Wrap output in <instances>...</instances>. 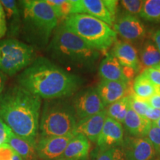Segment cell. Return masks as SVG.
I'll return each mask as SVG.
<instances>
[{
	"mask_svg": "<svg viewBox=\"0 0 160 160\" xmlns=\"http://www.w3.org/2000/svg\"><path fill=\"white\" fill-rule=\"evenodd\" d=\"M19 85L40 99H63L76 93L82 84L79 77L45 57L34 59L17 78Z\"/></svg>",
	"mask_w": 160,
	"mask_h": 160,
	"instance_id": "1",
	"label": "cell"
},
{
	"mask_svg": "<svg viewBox=\"0 0 160 160\" xmlns=\"http://www.w3.org/2000/svg\"><path fill=\"white\" fill-rule=\"evenodd\" d=\"M41 105L37 96L20 85L13 86L0 96V119L14 134L37 142Z\"/></svg>",
	"mask_w": 160,
	"mask_h": 160,
	"instance_id": "2",
	"label": "cell"
},
{
	"mask_svg": "<svg viewBox=\"0 0 160 160\" xmlns=\"http://www.w3.org/2000/svg\"><path fill=\"white\" fill-rule=\"evenodd\" d=\"M48 50L54 61L82 71L93 70L99 57V51L63 24L57 27Z\"/></svg>",
	"mask_w": 160,
	"mask_h": 160,
	"instance_id": "3",
	"label": "cell"
},
{
	"mask_svg": "<svg viewBox=\"0 0 160 160\" xmlns=\"http://www.w3.org/2000/svg\"><path fill=\"white\" fill-rule=\"evenodd\" d=\"M22 27L25 39L36 47L42 48L59 22L54 9L46 0H26L19 2Z\"/></svg>",
	"mask_w": 160,
	"mask_h": 160,
	"instance_id": "4",
	"label": "cell"
},
{
	"mask_svg": "<svg viewBox=\"0 0 160 160\" xmlns=\"http://www.w3.org/2000/svg\"><path fill=\"white\" fill-rule=\"evenodd\" d=\"M63 25L98 51H106L117 41V33L111 26L90 15L72 14Z\"/></svg>",
	"mask_w": 160,
	"mask_h": 160,
	"instance_id": "5",
	"label": "cell"
},
{
	"mask_svg": "<svg viewBox=\"0 0 160 160\" xmlns=\"http://www.w3.org/2000/svg\"><path fill=\"white\" fill-rule=\"evenodd\" d=\"M77 120L72 104L63 99L47 100L39 119L42 137L73 134Z\"/></svg>",
	"mask_w": 160,
	"mask_h": 160,
	"instance_id": "6",
	"label": "cell"
},
{
	"mask_svg": "<svg viewBox=\"0 0 160 160\" xmlns=\"http://www.w3.org/2000/svg\"><path fill=\"white\" fill-rule=\"evenodd\" d=\"M34 48L14 39L0 40V72L13 76L33 62Z\"/></svg>",
	"mask_w": 160,
	"mask_h": 160,
	"instance_id": "7",
	"label": "cell"
},
{
	"mask_svg": "<svg viewBox=\"0 0 160 160\" xmlns=\"http://www.w3.org/2000/svg\"><path fill=\"white\" fill-rule=\"evenodd\" d=\"M72 105L78 120L97 114L105 108L97 88H88L78 92Z\"/></svg>",
	"mask_w": 160,
	"mask_h": 160,
	"instance_id": "8",
	"label": "cell"
},
{
	"mask_svg": "<svg viewBox=\"0 0 160 160\" xmlns=\"http://www.w3.org/2000/svg\"><path fill=\"white\" fill-rule=\"evenodd\" d=\"M113 27L117 34L130 43L142 41L146 35L145 26L141 20L128 13L115 21Z\"/></svg>",
	"mask_w": 160,
	"mask_h": 160,
	"instance_id": "9",
	"label": "cell"
},
{
	"mask_svg": "<svg viewBox=\"0 0 160 160\" xmlns=\"http://www.w3.org/2000/svg\"><path fill=\"white\" fill-rule=\"evenodd\" d=\"M73 137V134H70L64 137H41L37 142L38 158L41 160H56L61 158Z\"/></svg>",
	"mask_w": 160,
	"mask_h": 160,
	"instance_id": "10",
	"label": "cell"
},
{
	"mask_svg": "<svg viewBox=\"0 0 160 160\" xmlns=\"http://www.w3.org/2000/svg\"><path fill=\"white\" fill-rule=\"evenodd\" d=\"M121 148L127 160H155L157 155L147 137H127L124 139Z\"/></svg>",
	"mask_w": 160,
	"mask_h": 160,
	"instance_id": "11",
	"label": "cell"
},
{
	"mask_svg": "<svg viewBox=\"0 0 160 160\" xmlns=\"http://www.w3.org/2000/svg\"><path fill=\"white\" fill-rule=\"evenodd\" d=\"M73 14L84 13L99 19L113 27L116 19L111 14L103 0H72Z\"/></svg>",
	"mask_w": 160,
	"mask_h": 160,
	"instance_id": "12",
	"label": "cell"
},
{
	"mask_svg": "<svg viewBox=\"0 0 160 160\" xmlns=\"http://www.w3.org/2000/svg\"><path fill=\"white\" fill-rule=\"evenodd\" d=\"M123 142L124 129L122 124L107 117L97 139V147L101 149L119 148L122 147Z\"/></svg>",
	"mask_w": 160,
	"mask_h": 160,
	"instance_id": "13",
	"label": "cell"
},
{
	"mask_svg": "<svg viewBox=\"0 0 160 160\" xmlns=\"http://www.w3.org/2000/svg\"><path fill=\"white\" fill-rule=\"evenodd\" d=\"M107 117L106 111L104 110L97 114L78 120L73 134L82 135L89 141L97 142Z\"/></svg>",
	"mask_w": 160,
	"mask_h": 160,
	"instance_id": "14",
	"label": "cell"
},
{
	"mask_svg": "<svg viewBox=\"0 0 160 160\" xmlns=\"http://www.w3.org/2000/svg\"><path fill=\"white\" fill-rule=\"evenodd\" d=\"M112 54L117 58L122 67L133 70L136 73L141 68L140 59L137 49L131 43L125 41H117L113 45Z\"/></svg>",
	"mask_w": 160,
	"mask_h": 160,
	"instance_id": "15",
	"label": "cell"
},
{
	"mask_svg": "<svg viewBox=\"0 0 160 160\" xmlns=\"http://www.w3.org/2000/svg\"><path fill=\"white\" fill-rule=\"evenodd\" d=\"M97 90L104 105L106 107L129 95L128 94L129 84L122 82L102 80L98 84Z\"/></svg>",
	"mask_w": 160,
	"mask_h": 160,
	"instance_id": "16",
	"label": "cell"
},
{
	"mask_svg": "<svg viewBox=\"0 0 160 160\" xmlns=\"http://www.w3.org/2000/svg\"><path fill=\"white\" fill-rule=\"evenodd\" d=\"M99 74L105 81L122 82L129 84L130 79L126 77L124 68L112 53H108L101 61Z\"/></svg>",
	"mask_w": 160,
	"mask_h": 160,
	"instance_id": "17",
	"label": "cell"
},
{
	"mask_svg": "<svg viewBox=\"0 0 160 160\" xmlns=\"http://www.w3.org/2000/svg\"><path fill=\"white\" fill-rule=\"evenodd\" d=\"M123 124L131 137L137 138L147 137L152 126V123L149 120L137 114L131 107L128 111Z\"/></svg>",
	"mask_w": 160,
	"mask_h": 160,
	"instance_id": "18",
	"label": "cell"
},
{
	"mask_svg": "<svg viewBox=\"0 0 160 160\" xmlns=\"http://www.w3.org/2000/svg\"><path fill=\"white\" fill-rule=\"evenodd\" d=\"M90 149L89 140L82 135H76L69 142L62 158L69 160H87Z\"/></svg>",
	"mask_w": 160,
	"mask_h": 160,
	"instance_id": "19",
	"label": "cell"
},
{
	"mask_svg": "<svg viewBox=\"0 0 160 160\" xmlns=\"http://www.w3.org/2000/svg\"><path fill=\"white\" fill-rule=\"evenodd\" d=\"M2 5L5 9L7 28L10 37H15L22 27L21 9L18 7V3L14 0H2Z\"/></svg>",
	"mask_w": 160,
	"mask_h": 160,
	"instance_id": "20",
	"label": "cell"
},
{
	"mask_svg": "<svg viewBox=\"0 0 160 160\" xmlns=\"http://www.w3.org/2000/svg\"><path fill=\"white\" fill-rule=\"evenodd\" d=\"M8 144L13 148L16 153L22 157V160L38 159L37 142L29 141L13 133Z\"/></svg>",
	"mask_w": 160,
	"mask_h": 160,
	"instance_id": "21",
	"label": "cell"
},
{
	"mask_svg": "<svg viewBox=\"0 0 160 160\" xmlns=\"http://www.w3.org/2000/svg\"><path fill=\"white\" fill-rule=\"evenodd\" d=\"M140 63L145 69L153 68L160 63V53L151 40L145 42L140 51Z\"/></svg>",
	"mask_w": 160,
	"mask_h": 160,
	"instance_id": "22",
	"label": "cell"
},
{
	"mask_svg": "<svg viewBox=\"0 0 160 160\" xmlns=\"http://www.w3.org/2000/svg\"><path fill=\"white\" fill-rule=\"evenodd\" d=\"M133 94L137 97L148 100L157 93V86L141 73L135 78L133 84Z\"/></svg>",
	"mask_w": 160,
	"mask_h": 160,
	"instance_id": "23",
	"label": "cell"
},
{
	"mask_svg": "<svg viewBox=\"0 0 160 160\" xmlns=\"http://www.w3.org/2000/svg\"><path fill=\"white\" fill-rule=\"evenodd\" d=\"M130 99L131 94L108 106L107 110H105L108 117L119 122V123H123L130 108Z\"/></svg>",
	"mask_w": 160,
	"mask_h": 160,
	"instance_id": "24",
	"label": "cell"
},
{
	"mask_svg": "<svg viewBox=\"0 0 160 160\" xmlns=\"http://www.w3.org/2000/svg\"><path fill=\"white\" fill-rule=\"evenodd\" d=\"M92 160H127L121 147L101 149L97 148L91 153Z\"/></svg>",
	"mask_w": 160,
	"mask_h": 160,
	"instance_id": "25",
	"label": "cell"
},
{
	"mask_svg": "<svg viewBox=\"0 0 160 160\" xmlns=\"http://www.w3.org/2000/svg\"><path fill=\"white\" fill-rule=\"evenodd\" d=\"M140 17L150 22H160V0H146Z\"/></svg>",
	"mask_w": 160,
	"mask_h": 160,
	"instance_id": "26",
	"label": "cell"
},
{
	"mask_svg": "<svg viewBox=\"0 0 160 160\" xmlns=\"http://www.w3.org/2000/svg\"><path fill=\"white\" fill-rule=\"evenodd\" d=\"M50 5L52 6L59 19H66L73 14V2L66 0H46Z\"/></svg>",
	"mask_w": 160,
	"mask_h": 160,
	"instance_id": "27",
	"label": "cell"
},
{
	"mask_svg": "<svg viewBox=\"0 0 160 160\" xmlns=\"http://www.w3.org/2000/svg\"><path fill=\"white\" fill-rule=\"evenodd\" d=\"M130 107L137 114L145 118L147 113L151 108L148 100L140 99L134 94H131Z\"/></svg>",
	"mask_w": 160,
	"mask_h": 160,
	"instance_id": "28",
	"label": "cell"
},
{
	"mask_svg": "<svg viewBox=\"0 0 160 160\" xmlns=\"http://www.w3.org/2000/svg\"><path fill=\"white\" fill-rule=\"evenodd\" d=\"M122 8L128 12V14L135 16L140 15L144 1L142 0H122L120 2Z\"/></svg>",
	"mask_w": 160,
	"mask_h": 160,
	"instance_id": "29",
	"label": "cell"
},
{
	"mask_svg": "<svg viewBox=\"0 0 160 160\" xmlns=\"http://www.w3.org/2000/svg\"><path fill=\"white\" fill-rule=\"evenodd\" d=\"M147 138L153 145L157 154L160 156V128L152 124Z\"/></svg>",
	"mask_w": 160,
	"mask_h": 160,
	"instance_id": "30",
	"label": "cell"
},
{
	"mask_svg": "<svg viewBox=\"0 0 160 160\" xmlns=\"http://www.w3.org/2000/svg\"><path fill=\"white\" fill-rule=\"evenodd\" d=\"M13 131L2 119H0V145L8 144Z\"/></svg>",
	"mask_w": 160,
	"mask_h": 160,
	"instance_id": "31",
	"label": "cell"
},
{
	"mask_svg": "<svg viewBox=\"0 0 160 160\" xmlns=\"http://www.w3.org/2000/svg\"><path fill=\"white\" fill-rule=\"evenodd\" d=\"M142 74L151 82L156 86H160V71L155 68L145 69L142 71Z\"/></svg>",
	"mask_w": 160,
	"mask_h": 160,
	"instance_id": "32",
	"label": "cell"
},
{
	"mask_svg": "<svg viewBox=\"0 0 160 160\" xmlns=\"http://www.w3.org/2000/svg\"><path fill=\"white\" fill-rule=\"evenodd\" d=\"M16 153L9 144L0 145V160H12Z\"/></svg>",
	"mask_w": 160,
	"mask_h": 160,
	"instance_id": "33",
	"label": "cell"
},
{
	"mask_svg": "<svg viewBox=\"0 0 160 160\" xmlns=\"http://www.w3.org/2000/svg\"><path fill=\"white\" fill-rule=\"evenodd\" d=\"M8 31L5 9L0 2V39L4 37Z\"/></svg>",
	"mask_w": 160,
	"mask_h": 160,
	"instance_id": "34",
	"label": "cell"
},
{
	"mask_svg": "<svg viewBox=\"0 0 160 160\" xmlns=\"http://www.w3.org/2000/svg\"><path fill=\"white\" fill-rule=\"evenodd\" d=\"M104 3L108 10L111 14L116 19V15H117V5L119 2L117 0H103Z\"/></svg>",
	"mask_w": 160,
	"mask_h": 160,
	"instance_id": "35",
	"label": "cell"
},
{
	"mask_svg": "<svg viewBox=\"0 0 160 160\" xmlns=\"http://www.w3.org/2000/svg\"><path fill=\"white\" fill-rule=\"evenodd\" d=\"M159 118H160V110L153 108H151V109L149 110L148 112L147 113V114L145 116V119L149 120L152 124L156 122Z\"/></svg>",
	"mask_w": 160,
	"mask_h": 160,
	"instance_id": "36",
	"label": "cell"
},
{
	"mask_svg": "<svg viewBox=\"0 0 160 160\" xmlns=\"http://www.w3.org/2000/svg\"><path fill=\"white\" fill-rule=\"evenodd\" d=\"M149 105H151V108L156 109H159L160 110V95L156 93L155 95H153V97L150 98L148 100Z\"/></svg>",
	"mask_w": 160,
	"mask_h": 160,
	"instance_id": "37",
	"label": "cell"
},
{
	"mask_svg": "<svg viewBox=\"0 0 160 160\" xmlns=\"http://www.w3.org/2000/svg\"><path fill=\"white\" fill-rule=\"evenodd\" d=\"M152 39H153V42H154L156 47L157 48L158 51L160 53V30L155 31L152 34Z\"/></svg>",
	"mask_w": 160,
	"mask_h": 160,
	"instance_id": "38",
	"label": "cell"
},
{
	"mask_svg": "<svg viewBox=\"0 0 160 160\" xmlns=\"http://www.w3.org/2000/svg\"><path fill=\"white\" fill-rule=\"evenodd\" d=\"M5 82H6L5 75L0 72V96H1L2 93H3V90H4V88H5Z\"/></svg>",
	"mask_w": 160,
	"mask_h": 160,
	"instance_id": "39",
	"label": "cell"
},
{
	"mask_svg": "<svg viewBox=\"0 0 160 160\" xmlns=\"http://www.w3.org/2000/svg\"><path fill=\"white\" fill-rule=\"evenodd\" d=\"M12 160H22V157H20V156L17 153H15L14 155H13Z\"/></svg>",
	"mask_w": 160,
	"mask_h": 160,
	"instance_id": "40",
	"label": "cell"
},
{
	"mask_svg": "<svg viewBox=\"0 0 160 160\" xmlns=\"http://www.w3.org/2000/svg\"><path fill=\"white\" fill-rule=\"evenodd\" d=\"M153 125H154L155 126H157V128H160V118L157 120V122H156L153 123Z\"/></svg>",
	"mask_w": 160,
	"mask_h": 160,
	"instance_id": "41",
	"label": "cell"
},
{
	"mask_svg": "<svg viewBox=\"0 0 160 160\" xmlns=\"http://www.w3.org/2000/svg\"><path fill=\"white\" fill-rule=\"evenodd\" d=\"M157 93L160 95V86H157Z\"/></svg>",
	"mask_w": 160,
	"mask_h": 160,
	"instance_id": "42",
	"label": "cell"
},
{
	"mask_svg": "<svg viewBox=\"0 0 160 160\" xmlns=\"http://www.w3.org/2000/svg\"><path fill=\"white\" fill-rule=\"evenodd\" d=\"M153 68H157V69H159V71H160V63L159 64V65L154 66V67H153Z\"/></svg>",
	"mask_w": 160,
	"mask_h": 160,
	"instance_id": "43",
	"label": "cell"
},
{
	"mask_svg": "<svg viewBox=\"0 0 160 160\" xmlns=\"http://www.w3.org/2000/svg\"><path fill=\"white\" fill-rule=\"evenodd\" d=\"M56 160H69V159H65V158H59V159H56Z\"/></svg>",
	"mask_w": 160,
	"mask_h": 160,
	"instance_id": "44",
	"label": "cell"
},
{
	"mask_svg": "<svg viewBox=\"0 0 160 160\" xmlns=\"http://www.w3.org/2000/svg\"><path fill=\"white\" fill-rule=\"evenodd\" d=\"M155 160H160V159H155Z\"/></svg>",
	"mask_w": 160,
	"mask_h": 160,
	"instance_id": "45",
	"label": "cell"
}]
</instances>
